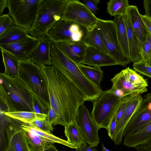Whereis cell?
<instances>
[{
    "label": "cell",
    "mask_w": 151,
    "mask_h": 151,
    "mask_svg": "<svg viewBox=\"0 0 151 151\" xmlns=\"http://www.w3.org/2000/svg\"><path fill=\"white\" fill-rule=\"evenodd\" d=\"M50 106L61 116L64 127L76 121L79 107L85 101L81 91L52 65L40 66Z\"/></svg>",
    "instance_id": "obj_1"
},
{
    "label": "cell",
    "mask_w": 151,
    "mask_h": 151,
    "mask_svg": "<svg viewBox=\"0 0 151 151\" xmlns=\"http://www.w3.org/2000/svg\"><path fill=\"white\" fill-rule=\"evenodd\" d=\"M52 65L58 69L82 93L85 101L93 102L103 91L88 79L78 65L64 54L53 43L50 51Z\"/></svg>",
    "instance_id": "obj_2"
},
{
    "label": "cell",
    "mask_w": 151,
    "mask_h": 151,
    "mask_svg": "<svg viewBox=\"0 0 151 151\" xmlns=\"http://www.w3.org/2000/svg\"><path fill=\"white\" fill-rule=\"evenodd\" d=\"M1 104L7 112H34L32 93L18 78H12L0 73Z\"/></svg>",
    "instance_id": "obj_3"
},
{
    "label": "cell",
    "mask_w": 151,
    "mask_h": 151,
    "mask_svg": "<svg viewBox=\"0 0 151 151\" xmlns=\"http://www.w3.org/2000/svg\"><path fill=\"white\" fill-rule=\"evenodd\" d=\"M68 0H43L29 34L38 39L46 35L50 28L62 19Z\"/></svg>",
    "instance_id": "obj_4"
},
{
    "label": "cell",
    "mask_w": 151,
    "mask_h": 151,
    "mask_svg": "<svg viewBox=\"0 0 151 151\" xmlns=\"http://www.w3.org/2000/svg\"><path fill=\"white\" fill-rule=\"evenodd\" d=\"M19 78L32 93L48 107L50 102L48 91L40 66L29 60H19Z\"/></svg>",
    "instance_id": "obj_5"
},
{
    "label": "cell",
    "mask_w": 151,
    "mask_h": 151,
    "mask_svg": "<svg viewBox=\"0 0 151 151\" xmlns=\"http://www.w3.org/2000/svg\"><path fill=\"white\" fill-rule=\"evenodd\" d=\"M121 99L109 89L103 91L101 96L93 102L91 114L99 129L104 128L108 130Z\"/></svg>",
    "instance_id": "obj_6"
},
{
    "label": "cell",
    "mask_w": 151,
    "mask_h": 151,
    "mask_svg": "<svg viewBox=\"0 0 151 151\" xmlns=\"http://www.w3.org/2000/svg\"><path fill=\"white\" fill-rule=\"evenodd\" d=\"M43 0H8V14L15 25L27 30L32 28Z\"/></svg>",
    "instance_id": "obj_7"
},
{
    "label": "cell",
    "mask_w": 151,
    "mask_h": 151,
    "mask_svg": "<svg viewBox=\"0 0 151 151\" xmlns=\"http://www.w3.org/2000/svg\"><path fill=\"white\" fill-rule=\"evenodd\" d=\"M109 55L118 63L125 66L130 62L124 53L118 39L115 25L113 20L98 18L96 25Z\"/></svg>",
    "instance_id": "obj_8"
},
{
    "label": "cell",
    "mask_w": 151,
    "mask_h": 151,
    "mask_svg": "<svg viewBox=\"0 0 151 151\" xmlns=\"http://www.w3.org/2000/svg\"><path fill=\"white\" fill-rule=\"evenodd\" d=\"M90 29L75 22L61 19L49 30L46 35L54 43L60 42H84Z\"/></svg>",
    "instance_id": "obj_9"
},
{
    "label": "cell",
    "mask_w": 151,
    "mask_h": 151,
    "mask_svg": "<svg viewBox=\"0 0 151 151\" xmlns=\"http://www.w3.org/2000/svg\"><path fill=\"white\" fill-rule=\"evenodd\" d=\"M62 19L90 28L96 25L98 18L79 1L68 0Z\"/></svg>",
    "instance_id": "obj_10"
},
{
    "label": "cell",
    "mask_w": 151,
    "mask_h": 151,
    "mask_svg": "<svg viewBox=\"0 0 151 151\" xmlns=\"http://www.w3.org/2000/svg\"><path fill=\"white\" fill-rule=\"evenodd\" d=\"M76 122L85 142L91 147L97 146L100 142L98 132L99 129L84 104L78 109Z\"/></svg>",
    "instance_id": "obj_11"
},
{
    "label": "cell",
    "mask_w": 151,
    "mask_h": 151,
    "mask_svg": "<svg viewBox=\"0 0 151 151\" xmlns=\"http://www.w3.org/2000/svg\"><path fill=\"white\" fill-rule=\"evenodd\" d=\"M8 143L5 151H30L25 132L21 127L23 122L7 116Z\"/></svg>",
    "instance_id": "obj_12"
},
{
    "label": "cell",
    "mask_w": 151,
    "mask_h": 151,
    "mask_svg": "<svg viewBox=\"0 0 151 151\" xmlns=\"http://www.w3.org/2000/svg\"><path fill=\"white\" fill-rule=\"evenodd\" d=\"M111 81L112 86L110 90L120 99L126 96L141 95L147 91V86L133 84L123 70L116 74L111 79Z\"/></svg>",
    "instance_id": "obj_13"
},
{
    "label": "cell",
    "mask_w": 151,
    "mask_h": 151,
    "mask_svg": "<svg viewBox=\"0 0 151 151\" xmlns=\"http://www.w3.org/2000/svg\"><path fill=\"white\" fill-rule=\"evenodd\" d=\"M143 100L141 95L129 96L123 114L116 126L112 139L115 145L121 143L124 131L132 118L141 108Z\"/></svg>",
    "instance_id": "obj_14"
},
{
    "label": "cell",
    "mask_w": 151,
    "mask_h": 151,
    "mask_svg": "<svg viewBox=\"0 0 151 151\" xmlns=\"http://www.w3.org/2000/svg\"><path fill=\"white\" fill-rule=\"evenodd\" d=\"M37 42L38 39L31 36L15 42L0 45V48L19 60H27Z\"/></svg>",
    "instance_id": "obj_15"
},
{
    "label": "cell",
    "mask_w": 151,
    "mask_h": 151,
    "mask_svg": "<svg viewBox=\"0 0 151 151\" xmlns=\"http://www.w3.org/2000/svg\"><path fill=\"white\" fill-rule=\"evenodd\" d=\"M37 39V45L31 53L29 60L40 66L52 65L50 51L54 43L46 35Z\"/></svg>",
    "instance_id": "obj_16"
},
{
    "label": "cell",
    "mask_w": 151,
    "mask_h": 151,
    "mask_svg": "<svg viewBox=\"0 0 151 151\" xmlns=\"http://www.w3.org/2000/svg\"><path fill=\"white\" fill-rule=\"evenodd\" d=\"M149 104L143 103L139 110L134 115L126 126L123 138L141 129L151 122V107Z\"/></svg>",
    "instance_id": "obj_17"
},
{
    "label": "cell",
    "mask_w": 151,
    "mask_h": 151,
    "mask_svg": "<svg viewBox=\"0 0 151 151\" xmlns=\"http://www.w3.org/2000/svg\"><path fill=\"white\" fill-rule=\"evenodd\" d=\"M93 67H100L119 65L109 55L87 45L82 63Z\"/></svg>",
    "instance_id": "obj_18"
},
{
    "label": "cell",
    "mask_w": 151,
    "mask_h": 151,
    "mask_svg": "<svg viewBox=\"0 0 151 151\" xmlns=\"http://www.w3.org/2000/svg\"><path fill=\"white\" fill-rule=\"evenodd\" d=\"M54 44L66 56L77 64L83 62L87 45L82 42H60Z\"/></svg>",
    "instance_id": "obj_19"
},
{
    "label": "cell",
    "mask_w": 151,
    "mask_h": 151,
    "mask_svg": "<svg viewBox=\"0 0 151 151\" xmlns=\"http://www.w3.org/2000/svg\"><path fill=\"white\" fill-rule=\"evenodd\" d=\"M127 12L141 50L150 34L142 20L141 14L137 6L130 5Z\"/></svg>",
    "instance_id": "obj_20"
},
{
    "label": "cell",
    "mask_w": 151,
    "mask_h": 151,
    "mask_svg": "<svg viewBox=\"0 0 151 151\" xmlns=\"http://www.w3.org/2000/svg\"><path fill=\"white\" fill-rule=\"evenodd\" d=\"M129 45L130 62H135L142 60L140 50L137 37L132 29L127 12L123 15Z\"/></svg>",
    "instance_id": "obj_21"
},
{
    "label": "cell",
    "mask_w": 151,
    "mask_h": 151,
    "mask_svg": "<svg viewBox=\"0 0 151 151\" xmlns=\"http://www.w3.org/2000/svg\"><path fill=\"white\" fill-rule=\"evenodd\" d=\"M21 127L24 130L33 133L44 141L53 144L58 143L71 148H76L75 146L67 141L57 137L52 133L42 130L28 123L23 122L21 125Z\"/></svg>",
    "instance_id": "obj_22"
},
{
    "label": "cell",
    "mask_w": 151,
    "mask_h": 151,
    "mask_svg": "<svg viewBox=\"0 0 151 151\" xmlns=\"http://www.w3.org/2000/svg\"><path fill=\"white\" fill-rule=\"evenodd\" d=\"M151 137V122L139 131L124 138L123 144L127 147H134L144 144Z\"/></svg>",
    "instance_id": "obj_23"
},
{
    "label": "cell",
    "mask_w": 151,
    "mask_h": 151,
    "mask_svg": "<svg viewBox=\"0 0 151 151\" xmlns=\"http://www.w3.org/2000/svg\"><path fill=\"white\" fill-rule=\"evenodd\" d=\"M31 36L28 30L15 25L0 35V45L12 43Z\"/></svg>",
    "instance_id": "obj_24"
},
{
    "label": "cell",
    "mask_w": 151,
    "mask_h": 151,
    "mask_svg": "<svg viewBox=\"0 0 151 151\" xmlns=\"http://www.w3.org/2000/svg\"><path fill=\"white\" fill-rule=\"evenodd\" d=\"M113 21L115 25L118 39L121 47L125 55L130 60L127 36L123 15L114 17Z\"/></svg>",
    "instance_id": "obj_25"
},
{
    "label": "cell",
    "mask_w": 151,
    "mask_h": 151,
    "mask_svg": "<svg viewBox=\"0 0 151 151\" xmlns=\"http://www.w3.org/2000/svg\"><path fill=\"white\" fill-rule=\"evenodd\" d=\"M1 50L5 67L4 73L11 78H19V60L7 52L1 49Z\"/></svg>",
    "instance_id": "obj_26"
},
{
    "label": "cell",
    "mask_w": 151,
    "mask_h": 151,
    "mask_svg": "<svg viewBox=\"0 0 151 151\" xmlns=\"http://www.w3.org/2000/svg\"><path fill=\"white\" fill-rule=\"evenodd\" d=\"M64 133L67 141L76 148L86 142L76 121L65 127Z\"/></svg>",
    "instance_id": "obj_27"
},
{
    "label": "cell",
    "mask_w": 151,
    "mask_h": 151,
    "mask_svg": "<svg viewBox=\"0 0 151 151\" xmlns=\"http://www.w3.org/2000/svg\"><path fill=\"white\" fill-rule=\"evenodd\" d=\"M78 66L88 79L101 87L100 83L103 79L104 73L101 67L88 66L81 63L78 65Z\"/></svg>",
    "instance_id": "obj_28"
},
{
    "label": "cell",
    "mask_w": 151,
    "mask_h": 151,
    "mask_svg": "<svg viewBox=\"0 0 151 151\" xmlns=\"http://www.w3.org/2000/svg\"><path fill=\"white\" fill-rule=\"evenodd\" d=\"M84 42L88 45L95 48L109 55L96 25L90 28Z\"/></svg>",
    "instance_id": "obj_29"
},
{
    "label": "cell",
    "mask_w": 151,
    "mask_h": 151,
    "mask_svg": "<svg viewBox=\"0 0 151 151\" xmlns=\"http://www.w3.org/2000/svg\"><path fill=\"white\" fill-rule=\"evenodd\" d=\"M107 5L106 12L111 17L124 14L130 6L127 0H110Z\"/></svg>",
    "instance_id": "obj_30"
},
{
    "label": "cell",
    "mask_w": 151,
    "mask_h": 151,
    "mask_svg": "<svg viewBox=\"0 0 151 151\" xmlns=\"http://www.w3.org/2000/svg\"><path fill=\"white\" fill-rule=\"evenodd\" d=\"M24 131L27 144L30 151H44L46 147L53 144L42 140L31 132Z\"/></svg>",
    "instance_id": "obj_31"
},
{
    "label": "cell",
    "mask_w": 151,
    "mask_h": 151,
    "mask_svg": "<svg viewBox=\"0 0 151 151\" xmlns=\"http://www.w3.org/2000/svg\"><path fill=\"white\" fill-rule=\"evenodd\" d=\"M5 114L11 117L23 122L35 120H45L47 117V115L45 114L28 111L5 112Z\"/></svg>",
    "instance_id": "obj_32"
},
{
    "label": "cell",
    "mask_w": 151,
    "mask_h": 151,
    "mask_svg": "<svg viewBox=\"0 0 151 151\" xmlns=\"http://www.w3.org/2000/svg\"><path fill=\"white\" fill-rule=\"evenodd\" d=\"M7 116L5 112L0 111V144L1 151H5L7 146Z\"/></svg>",
    "instance_id": "obj_33"
},
{
    "label": "cell",
    "mask_w": 151,
    "mask_h": 151,
    "mask_svg": "<svg viewBox=\"0 0 151 151\" xmlns=\"http://www.w3.org/2000/svg\"><path fill=\"white\" fill-rule=\"evenodd\" d=\"M141 60L147 65L151 64V35L150 34L145 44L141 49Z\"/></svg>",
    "instance_id": "obj_34"
},
{
    "label": "cell",
    "mask_w": 151,
    "mask_h": 151,
    "mask_svg": "<svg viewBox=\"0 0 151 151\" xmlns=\"http://www.w3.org/2000/svg\"><path fill=\"white\" fill-rule=\"evenodd\" d=\"M24 122L28 123L37 128L49 133H51L54 128L47 120H35L26 121Z\"/></svg>",
    "instance_id": "obj_35"
},
{
    "label": "cell",
    "mask_w": 151,
    "mask_h": 151,
    "mask_svg": "<svg viewBox=\"0 0 151 151\" xmlns=\"http://www.w3.org/2000/svg\"><path fill=\"white\" fill-rule=\"evenodd\" d=\"M15 25L13 18L8 14L0 16V35Z\"/></svg>",
    "instance_id": "obj_36"
},
{
    "label": "cell",
    "mask_w": 151,
    "mask_h": 151,
    "mask_svg": "<svg viewBox=\"0 0 151 151\" xmlns=\"http://www.w3.org/2000/svg\"><path fill=\"white\" fill-rule=\"evenodd\" d=\"M133 68L134 70L140 74L151 78V66L142 60L134 62Z\"/></svg>",
    "instance_id": "obj_37"
},
{
    "label": "cell",
    "mask_w": 151,
    "mask_h": 151,
    "mask_svg": "<svg viewBox=\"0 0 151 151\" xmlns=\"http://www.w3.org/2000/svg\"><path fill=\"white\" fill-rule=\"evenodd\" d=\"M32 96L34 112L47 115L48 113L49 107L43 103L32 93Z\"/></svg>",
    "instance_id": "obj_38"
},
{
    "label": "cell",
    "mask_w": 151,
    "mask_h": 151,
    "mask_svg": "<svg viewBox=\"0 0 151 151\" xmlns=\"http://www.w3.org/2000/svg\"><path fill=\"white\" fill-rule=\"evenodd\" d=\"M60 117V116L50 106L46 119L49 122L52 126L58 125Z\"/></svg>",
    "instance_id": "obj_39"
},
{
    "label": "cell",
    "mask_w": 151,
    "mask_h": 151,
    "mask_svg": "<svg viewBox=\"0 0 151 151\" xmlns=\"http://www.w3.org/2000/svg\"><path fill=\"white\" fill-rule=\"evenodd\" d=\"M129 96H126L121 99L116 112V125L118 123L123 114Z\"/></svg>",
    "instance_id": "obj_40"
},
{
    "label": "cell",
    "mask_w": 151,
    "mask_h": 151,
    "mask_svg": "<svg viewBox=\"0 0 151 151\" xmlns=\"http://www.w3.org/2000/svg\"><path fill=\"white\" fill-rule=\"evenodd\" d=\"M83 4L94 15L99 10L98 4L100 3V0H84Z\"/></svg>",
    "instance_id": "obj_41"
},
{
    "label": "cell",
    "mask_w": 151,
    "mask_h": 151,
    "mask_svg": "<svg viewBox=\"0 0 151 151\" xmlns=\"http://www.w3.org/2000/svg\"><path fill=\"white\" fill-rule=\"evenodd\" d=\"M115 114L107 130L108 134L112 140L116 125V114Z\"/></svg>",
    "instance_id": "obj_42"
},
{
    "label": "cell",
    "mask_w": 151,
    "mask_h": 151,
    "mask_svg": "<svg viewBox=\"0 0 151 151\" xmlns=\"http://www.w3.org/2000/svg\"><path fill=\"white\" fill-rule=\"evenodd\" d=\"M143 4L145 14L151 18V0H144Z\"/></svg>",
    "instance_id": "obj_43"
},
{
    "label": "cell",
    "mask_w": 151,
    "mask_h": 151,
    "mask_svg": "<svg viewBox=\"0 0 151 151\" xmlns=\"http://www.w3.org/2000/svg\"><path fill=\"white\" fill-rule=\"evenodd\" d=\"M141 16L145 25L151 35V18L146 14L141 15Z\"/></svg>",
    "instance_id": "obj_44"
},
{
    "label": "cell",
    "mask_w": 151,
    "mask_h": 151,
    "mask_svg": "<svg viewBox=\"0 0 151 151\" xmlns=\"http://www.w3.org/2000/svg\"><path fill=\"white\" fill-rule=\"evenodd\" d=\"M75 151H98L95 148L91 147L85 142L80 147L75 149Z\"/></svg>",
    "instance_id": "obj_45"
},
{
    "label": "cell",
    "mask_w": 151,
    "mask_h": 151,
    "mask_svg": "<svg viewBox=\"0 0 151 151\" xmlns=\"http://www.w3.org/2000/svg\"><path fill=\"white\" fill-rule=\"evenodd\" d=\"M134 148L137 151H151V146L144 144L138 145Z\"/></svg>",
    "instance_id": "obj_46"
},
{
    "label": "cell",
    "mask_w": 151,
    "mask_h": 151,
    "mask_svg": "<svg viewBox=\"0 0 151 151\" xmlns=\"http://www.w3.org/2000/svg\"><path fill=\"white\" fill-rule=\"evenodd\" d=\"M8 0H0V16L3 14V13L5 9L8 6Z\"/></svg>",
    "instance_id": "obj_47"
},
{
    "label": "cell",
    "mask_w": 151,
    "mask_h": 151,
    "mask_svg": "<svg viewBox=\"0 0 151 151\" xmlns=\"http://www.w3.org/2000/svg\"><path fill=\"white\" fill-rule=\"evenodd\" d=\"M143 103L147 104L151 103V92L146 94L143 98Z\"/></svg>",
    "instance_id": "obj_48"
},
{
    "label": "cell",
    "mask_w": 151,
    "mask_h": 151,
    "mask_svg": "<svg viewBox=\"0 0 151 151\" xmlns=\"http://www.w3.org/2000/svg\"><path fill=\"white\" fill-rule=\"evenodd\" d=\"M44 151H59L52 144L50 145L45 149Z\"/></svg>",
    "instance_id": "obj_49"
},
{
    "label": "cell",
    "mask_w": 151,
    "mask_h": 151,
    "mask_svg": "<svg viewBox=\"0 0 151 151\" xmlns=\"http://www.w3.org/2000/svg\"><path fill=\"white\" fill-rule=\"evenodd\" d=\"M144 144L151 146V137L147 140Z\"/></svg>",
    "instance_id": "obj_50"
},
{
    "label": "cell",
    "mask_w": 151,
    "mask_h": 151,
    "mask_svg": "<svg viewBox=\"0 0 151 151\" xmlns=\"http://www.w3.org/2000/svg\"><path fill=\"white\" fill-rule=\"evenodd\" d=\"M102 149L101 151H111L110 150L106 148L102 142Z\"/></svg>",
    "instance_id": "obj_51"
},
{
    "label": "cell",
    "mask_w": 151,
    "mask_h": 151,
    "mask_svg": "<svg viewBox=\"0 0 151 151\" xmlns=\"http://www.w3.org/2000/svg\"><path fill=\"white\" fill-rule=\"evenodd\" d=\"M147 64V63H146ZM150 65V66H151V64H150V65Z\"/></svg>",
    "instance_id": "obj_52"
}]
</instances>
